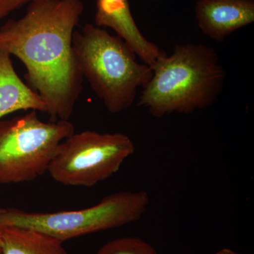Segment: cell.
Instances as JSON below:
<instances>
[{"label": "cell", "instance_id": "cell-11", "mask_svg": "<svg viewBox=\"0 0 254 254\" xmlns=\"http://www.w3.org/2000/svg\"><path fill=\"white\" fill-rule=\"evenodd\" d=\"M96 254H158L153 246L139 237L115 239L100 247Z\"/></svg>", "mask_w": 254, "mask_h": 254}, {"label": "cell", "instance_id": "cell-14", "mask_svg": "<svg viewBox=\"0 0 254 254\" xmlns=\"http://www.w3.org/2000/svg\"><path fill=\"white\" fill-rule=\"evenodd\" d=\"M1 247H2V240H1V225H0V254H1Z\"/></svg>", "mask_w": 254, "mask_h": 254}, {"label": "cell", "instance_id": "cell-6", "mask_svg": "<svg viewBox=\"0 0 254 254\" xmlns=\"http://www.w3.org/2000/svg\"><path fill=\"white\" fill-rule=\"evenodd\" d=\"M134 151L125 133L74 132L60 143L48 172L62 185L93 187L113 176Z\"/></svg>", "mask_w": 254, "mask_h": 254}, {"label": "cell", "instance_id": "cell-13", "mask_svg": "<svg viewBox=\"0 0 254 254\" xmlns=\"http://www.w3.org/2000/svg\"><path fill=\"white\" fill-rule=\"evenodd\" d=\"M214 254H243L240 253H237V252H235V251L230 250V249H222V250H219L218 252H217L216 253Z\"/></svg>", "mask_w": 254, "mask_h": 254}, {"label": "cell", "instance_id": "cell-7", "mask_svg": "<svg viewBox=\"0 0 254 254\" xmlns=\"http://www.w3.org/2000/svg\"><path fill=\"white\" fill-rule=\"evenodd\" d=\"M194 12L205 36L222 42L254 22V0H198Z\"/></svg>", "mask_w": 254, "mask_h": 254}, {"label": "cell", "instance_id": "cell-8", "mask_svg": "<svg viewBox=\"0 0 254 254\" xmlns=\"http://www.w3.org/2000/svg\"><path fill=\"white\" fill-rule=\"evenodd\" d=\"M95 25L110 28L134 52L142 63L151 66L164 51L142 34L128 0H96Z\"/></svg>", "mask_w": 254, "mask_h": 254}, {"label": "cell", "instance_id": "cell-9", "mask_svg": "<svg viewBox=\"0 0 254 254\" xmlns=\"http://www.w3.org/2000/svg\"><path fill=\"white\" fill-rule=\"evenodd\" d=\"M20 110L46 113V105L36 91L15 71L11 55L0 51V120Z\"/></svg>", "mask_w": 254, "mask_h": 254}, {"label": "cell", "instance_id": "cell-10", "mask_svg": "<svg viewBox=\"0 0 254 254\" xmlns=\"http://www.w3.org/2000/svg\"><path fill=\"white\" fill-rule=\"evenodd\" d=\"M1 254H67L63 241L43 232L1 225Z\"/></svg>", "mask_w": 254, "mask_h": 254}, {"label": "cell", "instance_id": "cell-12", "mask_svg": "<svg viewBox=\"0 0 254 254\" xmlns=\"http://www.w3.org/2000/svg\"><path fill=\"white\" fill-rule=\"evenodd\" d=\"M36 0H0V22L13 11Z\"/></svg>", "mask_w": 254, "mask_h": 254}, {"label": "cell", "instance_id": "cell-1", "mask_svg": "<svg viewBox=\"0 0 254 254\" xmlns=\"http://www.w3.org/2000/svg\"><path fill=\"white\" fill-rule=\"evenodd\" d=\"M83 9L81 0H36L22 17L0 26V51L26 66L50 122L69 120L83 89L72 39Z\"/></svg>", "mask_w": 254, "mask_h": 254}, {"label": "cell", "instance_id": "cell-2", "mask_svg": "<svg viewBox=\"0 0 254 254\" xmlns=\"http://www.w3.org/2000/svg\"><path fill=\"white\" fill-rule=\"evenodd\" d=\"M153 75L143 88L138 105L160 118L172 113L191 114L216 101L226 71L216 51L203 44H177L150 66Z\"/></svg>", "mask_w": 254, "mask_h": 254}, {"label": "cell", "instance_id": "cell-15", "mask_svg": "<svg viewBox=\"0 0 254 254\" xmlns=\"http://www.w3.org/2000/svg\"><path fill=\"white\" fill-rule=\"evenodd\" d=\"M4 208H0V214L4 212Z\"/></svg>", "mask_w": 254, "mask_h": 254}, {"label": "cell", "instance_id": "cell-5", "mask_svg": "<svg viewBox=\"0 0 254 254\" xmlns=\"http://www.w3.org/2000/svg\"><path fill=\"white\" fill-rule=\"evenodd\" d=\"M74 132L68 120L45 123L35 110L0 120V184L31 182L44 175L60 143Z\"/></svg>", "mask_w": 254, "mask_h": 254}, {"label": "cell", "instance_id": "cell-4", "mask_svg": "<svg viewBox=\"0 0 254 254\" xmlns=\"http://www.w3.org/2000/svg\"><path fill=\"white\" fill-rule=\"evenodd\" d=\"M149 203L146 191H121L107 195L93 206L78 210L43 213L4 208L0 214V225L33 229L64 242L138 221Z\"/></svg>", "mask_w": 254, "mask_h": 254}, {"label": "cell", "instance_id": "cell-3", "mask_svg": "<svg viewBox=\"0 0 254 254\" xmlns=\"http://www.w3.org/2000/svg\"><path fill=\"white\" fill-rule=\"evenodd\" d=\"M72 46L82 77L110 113L129 108L138 88H143L153 75L151 67L138 63L122 38L91 23L74 31Z\"/></svg>", "mask_w": 254, "mask_h": 254}]
</instances>
